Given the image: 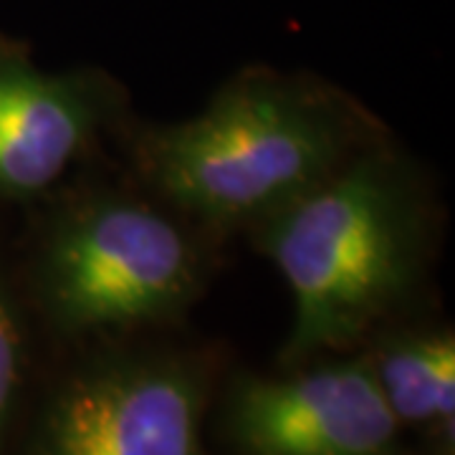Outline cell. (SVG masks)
Returning a JSON list of instances; mask_svg holds the SVG:
<instances>
[{
	"instance_id": "1",
	"label": "cell",
	"mask_w": 455,
	"mask_h": 455,
	"mask_svg": "<svg viewBox=\"0 0 455 455\" xmlns=\"http://www.w3.org/2000/svg\"><path fill=\"white\" fill-rule=\"evenodd\" d=\"M438 233L433 185L390 137L251 228L293 299L283 362L349 352L397 324L423 293Z\"/></svg>"
},
{
	"instance_id": "2",
	"label": "cell",
	"mask_w": 455,
	"mask_h": 455,
	"mask_svg": "<svg viewBox=\"0 0 455 455\" xmlns=\"http://www.w3.org/2000/svg\"><path fill=\"white\" fill-rule=\"evenodd\" d=\"M385 137L387 127L337 84L248 66L193 116L132 132L130 172L226 238L248 233Z\"/></svg>"
},
{
	"instance_id": "3",
	"label": "cell",
	"mask_w": 455,
	"mask_h": 455,
	"mask_svg": "<svg viewBox=\"0 0 455 455\" xmlns=\"http://www.w3.org/2000/svg\"><path fill=\"white\" fill-rule=\"evenodd\" d=\"M20 289L36 324L74 341L132 337L193 309L223 238L130 182H86L38 205Z\"/></svg>"
},
{
	"instance_id": "4",
	"label": "cell",
	"mask_w": 455,
	"mask_h": 455,
	"mask_svg": "<svg viewBox=\"0 0 455 455\" xmlns=\"http://www.w3.org/2000/svg\"><path fill=\"white\" fill-rule=\"evenodd\" d=\"M94 344L26 407L8 455H205L208 362L127 337Z\"/></svg>"
},
{
	"instance_id": "5",
	"label": "cell",
	"mask_w": 455,
	"mask_h": 455,
	"mask_svg": "<svg viewBox=\"0 0 455 455\" xmlns=\"http://www.w3.org/2000/svg\"><path fill=\"white\" fill-rule=\"evenodd\" d=\"M276 377L238 374L223 433L235 455H397L400 425L367 352L309 359Z\"/></svg>"
},
{
	"instance_id": "6",
	"label": "cell",
	"mask_w": 455,
	"mask_h": 455,
	"mask_svg": "<svg viewBox=\"0 0 455 455\" xmlns=\"http://www.w3.org/2000/svg\"><path fill=\"white\" fill-rule=\"evenodd\" d=\"M124 114L127 94L107 71H46L26 44L0 36V208L56 193Z\"/></svg>"
},
{
	"instance_id": "7",
	"label": "cell",
	"mask_w": 455,
	"mask_h": 455,
	"mask_svg": "<svg viewBox=\"0 0 455 455\" xmlns=\"http://www.w3.org/2000/svg\"><path fill=\"white\" fill-rule=\"evenodd\" d=\"M377 387L400 430L455 443V337L445 326H385L367 349Z\"/></svg>"
},
{
	"instance_id": "8",
	"label": "cell",
	"mask_w": 455,
	"mask_h": 455,
	"mask_svg": "<svg viewBox=\"0 0 455 455\" xmlns=\"http://www.w3.org/2000/svg\"><path fill=\"white\" fill-rule=\"evenodd\" d=\"M33 322L16 263L0 245V455L11 453L33 379Z\"/></svg>"
}]
</instances>
